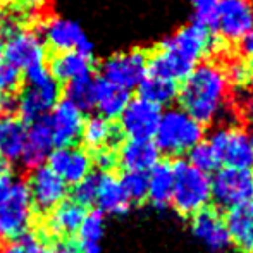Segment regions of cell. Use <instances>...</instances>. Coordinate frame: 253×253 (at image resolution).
Segmentation results:
<instances>
[{
  "label": "cell",
  "mask_w": 253,
  "mask_h": 253,
  "mask_svg": "<svg viewBox=\"0 0 253 253\" xmlns=\"http://www.w3.org/2000/svg\"><path fill=\"white\" fill-rule=\"evenodd\" d=\"M28 127L21 119L7 117L0 123V159L7 164L21 162Z\"/></svg>",
  "instance_id": "484cf974"
},
{
  "label": "cell",
  "mask_w": 253,
  "mask_h": 253,
  "mask_svg": "<svg viewBox=\"0 0 253 253\" xmlns=\"http://www.w3.org/2000/svg\"><path fill=\"white\" fill-rule=\"evenodd\" d=\"M47 123L48 127H50L55 148L73 147V143H76L81 138L84 116L76 105L62 98V100L57 102V105L47 116Z\"/></svg>",
  "instance_id": "2e32d148"
},
{
  "label": "cell",
  "mask_w": 253,
  "mask_h": 253,
  "mask_svg": "<svg viewBox=\"0 0 253 253\" xmlns=\"http://www.w3.org/2000/svg\"><path fill=\"white\" fill-rule=\"evenodd\" d=\"M42 40L45 47L55 53L78 52L86 57L93 53V43L86 37L81 26L73 19L62 16H50L42 23Z\"/></svg>",
  "instance_id": "30bf717a"
},
{
  "label": "cell",
  "mask_w": 253,
  "mask_h": 253,
  "mask_svg": "<svg viewBox=\"0 0 253 253\" xmlns=\"http://www.w3.org/2000/svg\"><path fill=\"white\" fill-rule=\"evenodd\" d=\"M210 193L217 205L227 210L253 200V167L219 169L210 179Z\"/></svg>",
  "instance_id": "ba28073f"
},
{
  "label": "cell",
  "mask_w": 253,
  "mask_h": 253,
  "mask_svg": "<svg viewBox=\"0 0 253 253\" xmlns=\"http://www.w3.org/2000/svg\"><path fill=\"white\" fill-rule=\"evenodd\" d=\"M160 162V152L152 140H127L117 150V164L124 172L148 174Z\"/></svg>",
  "instance_id": "ac0fdd59"
},
{
  "label": "cell",
  "mask_w": 253,
  "mask_h": 253,
  "mask_svg": "<svg viewBox=\"0 0 253 253\" xmlns=\"http://www.w3.org/2000/svg\"><path fill=\"white\" fill-rule=\"evenodd\" d=\"M105 233V217L100 210H91L84 215L76 233L80 253H102V238Z\"/></svg>",
  "instance_id": "83f0119b"
},
{
  "label": "cell",
  "mask_w": 253,
  "mask_h": 253,
  "mask_svg": "<svg viewBox=\"0 0 253 253\" xmlns=\"http://www.w3.org/2000/svg\"><path fill=\"white\" fill-rule=\"evenodd\" d=\"M212 48L213 38L209 26L195 21L179 28L159 45L148 59V74L177 83L184 80Z\"/></svg>",
  "instance_id": "6da1fadb"
},
{
  "label": "cell",
  "mask_w": 253,
  "mask_h": 253,
  "mask_svg": "<svg viewBox=\"0 0 253 253\" xmlns=\"http://www.w3.org/2000/svg\"><path fill=\"white\" fill-rule=\"evenodd\" d=\"M0 123H2V119H0Z\"/></svg>",
  "instance_id": "b9f144b4"
},
{
  "label": "cell",
  "mask_w": 253,
  "mask_h": 253,
  "mask_svg": "<svg viewBox=\"0 0 253 253\" xmlns=\"http://www.w3.org/2000/svg\"><path fill=\"white\" fill-rule=\"evenodd\" d=\"M226 76L229 83L233 81L241 86H247V84L253 83V66L248 60H234L227 67Z\"/></svg>",
  "instance_id": "d590c367"
},
{
  "label": "cell",
  "mask_w": 253,
  "mask_h": 253,
  "mask_svg": "<svg viewBox=\"0 0 253 253\" xmlns=\"http://www.w3.org/2000/svg\"><path fill=\"white\" fill-rule=\"evenodd\" d=\"M129 100V91L123 90V88L116 86L102 78L95 80L93 109L98 110V114L103 119H119V116L126 109Z\"/></svg>",
  "instance_id": "7402d4cb"
},
{
  "label": "cell",
  "mask_w": 253,
  "mask_h": 253,
  "mask_svg": "<svg viewBox=\"0 0 253 253\" xmlns=\"http://www.w3.org/2000/svg\"><path fill=\"white\" fill-rule=\"evenodd\" d=\"M21 84V73L14 69L2 55L0 48V98L10 97Z\"/></svg>",
  "instance_id": "e575fe53"
},
{
  "label": "cell",
  "mask_w": 253,
  "mask_h": 253,
  "mask_svg": "<svg viewBox=\"0 0 253 253\" xmlns=\"http://www.w3.org/2000/svg\"><path fill=\"white\" fill-rule=\"evenodd\" d=\"M60 100L59 81L52 76L50 69L45 66H37L26 71L24 86L17 97L16 109L23 123H35L45 119L52 109Z\"/></svg>",
  "instance_id": "277c9868"
},
{
  "label": "cell",
  "mask_w": 253,
  "mask_h": 253,
  "mask_svg": "<svg viewBox=\"0 0 253 253\" xmlns=\"http://www.w3.org/2000/svg\"><path fill=\"white\" fill-rule=\"evenodd\" d=\"M219 164L224 167H236L248 169L253 167V148L250 138L240 127L222 126L217 127L209 140Z\"/></svg>",
  "instance_id": "7c38bea8"
},
{
  "label": "cell",
  "mask_w": 253,
  "mask_h": 253,
  "mask_svg": "<svg viewBox=\"0 0 253 253\" xmlns=\"http://www.w3.org/2000/svg\"><path fill=\"white\" fill-rule=\"evenodd\" d=\"M248 138H250V145H252V148H253V131H252V134Z\"/></svg>",
  "instance_id": "60d3db41"
},
{
  "label": "cell",
  "mask_w": 253,
  "mask_h": 253,
  "mask_svg": "<svg viewBox=\"0 0 253 253\" xmlns=\"http://www.w3.org/2000/svg\"><path fill=\"white\" fill-rule=\"evenodd\" d=\"M93 164L100 167L102 172H109L112 167L117 166V152L114 148H103L95 153Z\"/></svg>",
  "instance_id": "74e56055"
},
{
  "label": "cell",
  "mask_w": 253,
  "mask_h": 253,
  "mask_svg": "<svg viewBox=\"0 0 253 253\" xmlns=\"http://www.w3.org/2000/svg\"><path fill=\"white\" fill-rule=\"evenodd\" d=\"M174 169V190L170 205L177 213L184 217H191L209 205L210 177L191 167L186 160H177L172 164Z\"/></svg>",
  "instance_id": "8992f818"
},
{
  "label": "cell",
  "mask_w": 253,
  "mask_h": 253,
  "mask_svg": "<svg viewBox=\"0 0 253 253\" xmlns=\"http://www.w3.org/2000/svg\"><path fill=\"white\" fill-rule=\"evenodd\" d=\"M119 183L129 203H140L147 198L148 177L143 172H124L119 177Z\"/></svg>",
  "instance_id": "1f68e13d"
},
{
  "label": "cell",
  "mask_w": 253,
  "mask_h": 253,
  "mask_svg": "<svg viewBox=\"0 0 253 253\" xmlns=\"http://www.w3.org/2000/svg\"><path fill=\"white\" fill-rule=\"evenodd\" d=\"M138 88H140V97L157 107L169 105L179 93L177 83L164 80V78L152 76V74H147V78L141 81Z\"/></svg>",
  "instance_id": "f1b7e54d"
},
{
  "label": "cell",
  "mask_w": 253,
  "mask_h": 253,
  "mask_svg": "<svg viewBox=\"0 0 253 253\" xmlns=\"http://www.w3.org/2000/svg\"><path fill=\"white\" fill-rule=\"evenodd\" d=\"M95 203L98 205V210L102 213H112V215H123L131 209V203L124 195L119 177L112 176L109 172L98 174V188Z\"/></svg>",
  "instance_id": "cb8c5ba5"
},
{
  "label": "cell",
  "mask_w": 253,
  "mask_h": 253,
  "mask_svg": "<svg viewBox=\"0 0 253 253\" xmlns=\"http://www.w3.org/2000/svg\"><path fill=\"white\" fill-rule=\"evenodd\" d=\"M53 148H55V143H53L47 117L40 121H35L28 127L26 145H24V152L23 157H21V164L26 166L28 169H35V167L43 166Z\"/></svg>",
  "instance_id": "d6986e66"
},
{
  "label": "cell",
  "mask_w": 253,
  "mask_h": 253,
  "mask_svg": "<svg viewBox=\"0 0 253 253\" xmlns=\"http://www.w3.org/2000/svg\"><path fill=\"white\" fill-rule=\"evenodd\" d=\"M97 188H98V174H90L86 179L74 184L73 202H76L83 209L93 205L95 200H97Z\"/></svg>",
  "instance_id": "836d02e7"
},
{
  "label": "cell",
  "mask_w": 253,
  "mask_h": 253,
  "mask_svg": "<svg viewBox=\"0 0 253 253\" xmlns=\"http://www.w3.org/2000/svg\"><path fill=\"white\" fill-rule=\"evenodd\" d=\"M209 26L222 40L241 42L253 30L252 0H220Z\"/></svg>",
  "instance_id": "9c48e42d"
},
{
  "label": "cell",
  "mask_w": 253,
  "mask_h": 253,
  "mask_svg": "<svg viewBox=\"0 0 253 253\" xmlns=\"http://www.w3.org/2000/svg\"><path fill=\"white\" fill-rule=\"evenodd\" d=\"M47 166L64 183L74 186L91 174L93 157L80 147H57L48 155Z\"/></svg>",
  "instance_id": "9a60e30c"
},
{
  "label": "cell",
  "mask_w": 253,
  "mask_h": 253,
  "mask_svg": "<svg viewBox=\"0 0 253 253\" xmlns=\"http://www.w3.org/2000/svg\"><path fill=\"white\" fill-rule=\"evenodd\" d=\"M220 0H190V3L193 5L195 14H197V21L205 26H209L210 17H212L215 7L219 5Z\"/></svg>",
  "instance_id": "8d00e7d4"
},
{
  "label": "cell",
  "mask_w": 253,
  "mask_h": 253,
  "mask_svg": "<svg viewBox=\"0 0 253 253\" xmlns=\"http://www.w3.org/2000/svg\"><path fill=\"white\" fill-rule=\"evenodd\" d=\"M102 80L116 84L126 91H131L141 84L148 74V57L141 50H127L114 53L103 60Z\"/></svg>",
  "instance_id": "8fae6325"
},
{
  "label": "cell",
  "mask_w": 253,
  "mask_h": 253,
  "mask_svg": "<svg viewBox=\"0 0 253 253\" xmlns=\"http://www.w3.org/2000/svg\"><path fill=\"white\" fill-rule=\"evenodd\" d=\"M84 209L73 200H64L50 210L45 220V233L59 240H71L83 222Z\"/></svg>",
  "instance_id": "ffe728a7"
},
{
  "label": "cell",
  "mask_w": 253,
  "mask_h": 253,
  "mask_svg": "<svg viewBox=\"0 0 253 253\" xmlns=\"http://www.w3.org/2000/svg\"><path fill=\"white\" fill-rule=\"evenodd\" d=\"M203 124L195 121L179 107L162 112L155 131V147L169 155L188 153L195 145L203 141Z\"/></svg>",
  "instance_id": "5b68a950"
},
{
  "label": "cell",
  "mask_w": 253,
  "mask_h": 253,
  "mask_svg": "<svg viewBox=\"0 0 253 253\" xmlns=\"http://www.w3.org/2000/svg\"><path fill=\"white\" fill-rule=\"evenodd\" d=\"M0 253H55V248L48 243L45 234L26 233L19 240L10 241L9 245L0 248Z\"/></svg>",
  "instance_id": "4dcf8cb0"
},
{
  "label": "cell",
  "mask_w": 253,
  "mask_h": 253,
  "mask_svg": "<svg viewBox=\"0 0 253 253\" xmlns=\"http://www.w3.org/2000/svg\"><path fill=\"white\" fill-rule=\"evenodd\" d=\"M50 73L57 81L71 83L81 78L93 76L91 57H86L78 52H60L52 57Z\"/></svg>",
  "instance_id": "603a6c76"
},
{
  "label": "cell",
  "mask_w": 253,
  "mask_h": 253,
  "mask_svg": "<svg viewBox=\"0 0 253 253\" xmlns=\"http://www.w3.org/2000/svg\"><path fill=\"white\" fill-rule=\"evenodd\" d=\"M226 229L234 247L243 253H253V200L227 210Z\"/></svg>",
  "instance_id": "44dd1931"
},
{
  "label": "cell",
  "mask_w": 253,
  "mask_h": 253,
  "mask_svg": "<svg viewBox=\"0 0 253 253\" xmlns=\"http://www.w3.org/2000/svg\"><path fill=\"white\" fill-rule=\"evenodd\" d=\"M26 186L28 191H30L31 205L40 212L48 213L59 203L66 200L67 184L53 172L47 164L31 169Z\"/></svg>",
  "instance_id": "5bb4252c"
},
{
  "label": "cell",
  "mask_w": 253,
  "mask_h": 253,
  "mask_svg": "<svg viewBox=\"0 0 253 253\" xmlns=\"http://www.w3.org/2000/svg\"><path fill=\"white\" fill-rule=\"evenodd\" d=\"M191 231L195 238L213 253L224 252L231 245L224 217L210 207H205L191 215Z\"/></svg>",
  "instance_id": "e0dca14e"
},
{
  "label": "cell",
  "mask_w": 253,
  "mask_h": 253,
  "mask_svg": "<svg viewBox=\"0 0 253 253\" xmlns=\"http://www.w3.org/2000/svg\"><path fill=\"white\" fill-rule=\"evenodd\" d=\"M33 212L26 181L10 170L0 174V236L14 241L30 233Z\"/></svg>",
  "instance_id": "3957f363"
},
{
  "label": "cell",
  "mask_w": 253,
  "mask_h": 253,
  "mask_svg": "<svg viewBox=\"0 0 253 253\" xmlns=\"http://www.w3.org/2000/svg\"><path fill=\"white\" fill-rule=\"evenodd\" d=\"M188 153H190V162L188 164L203 174L212 172V170H215L220 166L212 147L209 145V141H200V143L195 145Z\"/></svg>",
  "instance_id": "d6a6232c"
},
{
  "label": "cell",
  "mask_w": 253,
  "mask_h": 253,
  "mask_svg": "<svg viewBox=\"0 0 253 253\" xmlns=\"http://www.w3.org/2000/svg\"><path fill=\"white\" fill-rule=\"evenodd\" d=\"M148 177V190L147 200L152 203L155 209H166L170 205L174 190V169L170 162L160 160L155 167L147 174Z\"/></svg>",
  "instance_id": "d4e9b609"
},
{
  "label": "cell",
  "mask_w": 253,
  "mask_h": 253,
  "mask_svg": "<svg viewBox=\"0 0 253 253\" xmlns=\"http://www.w3.org/2000/svg\"><path fill=\"white\" fill-rule=\"evenodd\" d=\"M21 2H24L26 5H30V7H42V5H45V3H47V0H21Z\"/></svg>",
  "instance_id": "ab89813d"
},
{
  "label": "cell",
  "mask_w": 253,
  "mask_h": 253,
  "mask_svg": "<svg viewBox=\"0 0 253 253\" xmlns=\"http://www.w3.org/2000/svg\"><path fill=\"white\" fill-rule=\"evenodd\" d=\"M81 138L88 148L98 152L103 148H114L117 138H119V129L114 126L112 121L103 119L100 116H93L90 119H84Z\"/></svg>",
  "instance_id": "4316f807"
},
{
  "label": "cell",
  "mask_w": 253,
  "mask_h": 253,
  "mask_svg": "<svg viewBox=\"0 0 253 253\" xmlns=\"http://www.w3.org/2000/svg\"><path fill=\"white\" fill-rule=\"evenodd\" d=\"M160 116V107L141 97L133 98L119 116V133L126 134L129 140H152L155 136Z\"/></svg>",
  "instance_id": "4fadbf2b"
},
{
  "label": "cell",
  "mask_w": 253,
  "mask_h": 253,
  "mask_svg": "<svg viewBox=\"0 0 253 253\" xmlns=\"http://www.w3.org/2000/svg\"><path fill=\"white\" fill-rule=\"evenodd\" d=\"M241 52L245 55V60H248L253 66V30L241 40Z\"/></svg>",
  "instance_id": "f35d334b"
},
{
  "label": "cell",
  "mask_w": 253,
  "mask_h": 253,
  "mask_svg": "<svg viewBox=\"0 0 253 253\" xmlns=\"http://www.w3.org/2000/svg\"><path fill=\"white\" fill-rule=\"evenodd\" d=\"M2 55L14 69L30 71L37 66H43L47 57V47H45L42 37L33 30L24 26H9L5 28V40L0 45Z\"/></svg>",
  "instance_id": "52a82bcc"
},
{
  "label": "cell",
  "mask_w": 253,
  "mask_h": 253,
  "mask_svg": "<svg viewBox=\"0 0 253 253\" xmlns=\"http://www.w3.org/2000/svg\"><path fill=\"white\" fill-rule=\"evenodd\" d=\"M183 81L177 97L184 112L200 124L222 117L229 97V80L224 67L215 62H202Z\"/></svg>",
  "instance_id": "7a4b0ae2"
},
{
  "label": "cell",
  "mask_w": 253,
  "mask_h": 253,
  "mask_svg": "<svg viewBox=\"0 0 253 253\" xmlns=\"http://www.w3.org/2000/svg\"><path fill=\"white\" fill-rule=\"evenodd\" d=\"M95 80L93 76L81 78L66 84V100L76 105L81 112L93 109Z\"/></svg>",
  "instance_id": "f546056e"
}]
</instances>
